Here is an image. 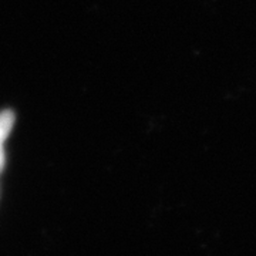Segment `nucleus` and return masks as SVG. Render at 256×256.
Returning <instances> with one entry per match:
<instances>
[{"label":"nucleus","mask_w":256,"mask_h":256,"mask_svg":"<svg viewBox=\"0 0 256 256\" xmlns=\"http://www.w3.org/2000/svg\"><path fill=\"white\" fill-rule=\"evenodd\" d=\"M13 124V114L10 111H4L0 114V146L3 140L9 134L10 128ZM0 165H2V152H0Z\"/></svg>","instance_id":"nucleus-1"}]
</instances>
